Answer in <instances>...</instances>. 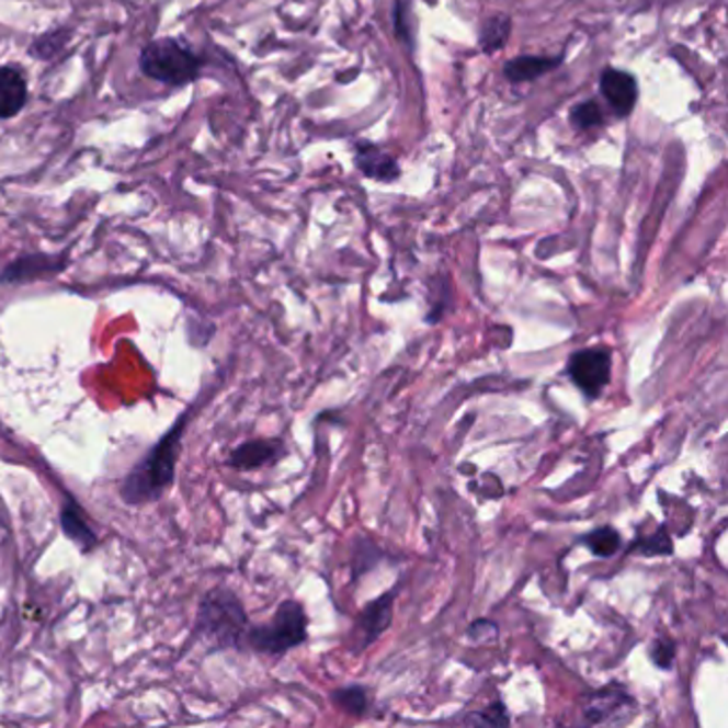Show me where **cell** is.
Returning <instances> with one entry per match:
<instances>
[{
    "mask_svg": "<svg viewBox=\"0 0 728 728\" xmlns=\"http://www.w3.org/2000/svg\"><path fill=\"white\" fill-rule=\"evenodd\" d=\"M184 425L186 419H180V423L148 453V457L133 468V473L122 484L121 496L124 502L128 504L152 502L161 498L162 491L173 484Z\"/></svg>",
    "mask_w": 728,
    "mask_h": 728,
    "instance_id": "obj_1",
    "label": "cell"
},
{
    "mask_svg": "<svg viewBox=\"0 0 728 728\" xmlns=\"http://www.w3.org/2000/svg\"><path fill=\"white\" fill-rule=\"evenodd\" d=\"M248 617L240 599L229 590H214L203 596L195 637H202L214 648H240Z\"/></svg>",
    "mask_w": 728,
    "mask_h": 728,
    "instance_id": "obj_2",
    "label": "cell"
},
{
    "mask_svg": "<svg viewBox=\"0 0 728 728\" xmlns=\"http://www.w3.org/2000/svg\"><path fill=\"white\" fill-rule=\"evenodd\" d=\"M308 639V615L304 605L297 601H284L276 608V615L270 624L246 628L243 641L248 648L268 653L283 656L288 649L299 648Z\"/></svg>",
    "mask_w": 728,
    "mask_h": 728,
    "instance_id": "obj_3",
    "label": "cell"
},
{
    "mask_svg": "<svg viewBox=\"0 0 728 728\" xmlns=\"http://www.w3.org/2000/svg\"><path fill=\"white\" fill-rule=\"evenodd\" d=\"M139 62L148 78L169 86H184L195 80L202 69L200 56L178 39L148 43L141 52Z\"/></svg>",
    "mask_w": 728,
    "mask_h": 728,
    "instance_id": "obj_4",
    "label": "cell"
},
{
    "mask_svg": "<svg viewBox=\"0 0 728 728\" xmlns=\"http://www.w3.org/2000/svg\"><path fill=\"white\" fill-rule=\"evenodd\" d=\"M611 365L613 353L608 349H583L570 355L567 364L568 378L588 400H599L611 380Z\"/></svg>",
    "mask_w": 728,
    "mask_h": 728,
    "instance_id": "obj_5",
    "label": "cell"
},
{
    "mask_svg": "<svg viewBox=\"0 0 728 728\" xmlns=\"http://www.w3.org/2000/svg\"><path fill=\"white\" fill-rule=\"evenodd\" d=\"M637 716V701L619 684L592 692L583 705L588 725H626Z\"/></svg>",
    "mask_w": 728,
    "mask_h": 728,
    "instance_id": "obj_6",
    "label": "cell"
},
{
    "mask_svg": "<svg viewBox=\"0 0 728 728\" xmlns=\"http://www.w3.org/2000/svg\"><path fill=\"white\" fill-rule=\"evenodd\" d=\"M396 594H398V590H391V592H387V594H383L376 601L365 605L360 619H357L360 646L355 648V651H362L367 646H372L389 628V624L394 619Z\"/></svg>",
    "mask_w": 728,
    "mask_h": 728,
    "instance_id": "obj_7",
    "label": "cell"
},
{
    "mask_svg": "<svg viewBox=\"0 0 728 728\" xmlns=\"http://www.w3.org/2000/svg\"><path fill=\"white\" fill-rule=\"evenodd\" d=\"M601 92H603L611 112L619 118L628 116L635 110V103L639 96L635 78L626 71H617V69H605V73L601 78Z\"/></svg>",
    "mask_w": 728,
    "mask_h": 728,
    "instance_id": "obj_8",
    "label": "cell"
},
{
    "mask_svg": "<svg viewBox=\"0 0 728 728\" xmlns=\"http://www.w3.org/2000/svg\"><path fill=\"white\" fill-rule=\"evenodd\" d=\"M65 259L62 257H49V254H29L20 257L18 261L9 263V268L2 272L0 283L22 284L31 283L35 278H43L47 274H56L65 270Z\"/></svg>",
    "mask_w": 728,
    "mask_h": 728,
    "instance_id": "obj_9",
    "label": "cell"
},
{
    "mask_svg": "<svg viewBox=\"0 0 728 728\" xmlns=\"http://www.w3.org/2000/svg\"><path fill=\"white\" fill-rule=\"evenodd\" d=\"M29 101V83L22 69L0 67V118L18 116Z\"/></svg>",
    "mask_w": 728,
    "mask_h": 728,
    "instance_id": "obj_10",
    "label": "cell"
},
{
    "mask_svg": "<svg viewBox=\"0 0 728 728\" xmlns=\"http://www.w3.org/2000/svg\"><path fill=\"white\" fill-rule=\"evenodd\" d=\"M284 453L283 441H250L231 451L229 466L238 470H254L281 459Z\"/></svg>",
    "mask_w": 728,
    "mask_h": 728,
    "instance_id": "obj_11",
    "label": "cell"
},
{
    "mask_svg": "<svg viewBox=\"0 0 728 728\" xmlns=\"http://www.w3.org/2000/svg\"><path fill=\"white\" fill-rule=\"evenodd\" d=\"M355 161H357V167L364 171V175L372 180L391 182L400 175V167H398V162L394 161V157H389L387 152H383L380 148L369 146V144L357 146Z\"/></svg>",
    "mask_w": 728,
    "mask_h": 728,
    "instance_id": "obj_12",
    "label": "cell"
},
{
    "mask_svg": "<svg viewBox=\"0 0 728 728\" xmlns=\"http://www.w3.org/2000/svg\"><path fill=\"white\" fill-rule=\"evenodd\" d=\"M60 522H62L65 534H67L73 543H78L83 551L92 549V547L99 543V541H96V534H94V532L90 530V526L86 524V520H83V515H81L80 509H78L76 502H67V504H65V509H62V513H60Z\"/></svg>",
    "mask_w": 728,
    "mask_h": 728,
    "instance_id": "obj_13",
    "label": "cell"
},
{
    "mask_svg": "<svg viewBox=\"0 0 728 728\" xmlns=\"http://www.w3.org/2000/svg\"><path fill=\"white\" fill-rule=\"evenodd\" d=\"M556 65H558V60L538 58V56H520L504 65V76L515 83L532 81L541 78L543 73H547L549 69H554Z\"/></svg>",
    "mask_w": 728,
    "mask_h": 728,
    "instance_id": "obj_14",
    "label": "cell"
},
{
    "mask_svg": "<svg viewBox=\"0 0 728 728\" xmlns=\"http://www.w3.org/2000/svg\"><path fill=\"white\" fill-rule=\"evenodd\" d=\"M583 545L599 558H613L622 549V536L615 527H596L583 538Z\"/></svg>",
    "mask_w": 728,
    "mask_h": 728,
    "instance_id": "obj_15",
    "label": "cell"
},
{
    "mask_svg": "<svg viewBox=\"0 0 728 728\" xmlns=\"http://www.w3.org/2000/svg\"><path fill=\"white\" fill-rule=\"evenodd\" d=\"M331 701L344 714L364 716V712L367 709V690L364 686H357V684L346 686V689H338L331 694Z\"/></svg>",
    "mask_w": 728,
    "mask_h": 728,
    "instance_id": "obj_16",
    "label": "cell"
},
{
    "mask_svg": "<svg viewBox=\"0 0 728 728\" xmlns=\"http://www.w3.org/2000/svg\"><path fill=\"white\" fill-rule=\"evenodd\" d=\"M67 41H69V31H65V29L54 31V33H47V35H43V37H39V39L31 45V56L41 58V60H49V58H54L58 52L65 49Z\"/></svg>",
    "mask_w": 728,
    "mask_h": 728,
    "instance_id": "obj_17",
    "label": "cell"
},
{
    "mask_svg": "<svg viewBox=\"0 0 728 728\" xmlns=\"http://www.w3.org/2000/svg\"><path fill=\"white\" fill-rule=\"evenodd\" d=\"M468 725H481V727H509L511 718L507 712V705L502 701H496L487 705L486 709L475 712L468 720Z\"/></svg>",
    "mask_w": 728,
    "mask_h": 728,
    "instance_id": "obj_18",
    "label": "cell"
},
{
    "mask_svg": "<svg viewBox=\"0 0 728 728\" xmlns=\"http://www.w3.org/2000/svg\"><path fill=\"white\" fill-rule=\"evenodd\" d=\"M635 549H639L644 556L648 558H656V556H671L673 554V543L671 536L664 527L656 530V534H651L648 538L635 543Z\"/></svg>",
    "mask_w": 728,
    "mask_h": 728,
    "instance_id": "obj_19",
    "label": "cell"
},
{
    "mask_svg": "<svg viewBox=\"0 0 728 728\" xmlns=\"http://www.w3.org/2000/svg\"><path fill=\"white\" fill-rule=\"evenodd\" d=\"M509 18H493V20H487L484 31H481V43H484V49L486 52H493L498 49L504 41H507V35H509Z\"/></svg>",
    "mask_w": 728,
    "mask_h": 728,
    "instance_id": "obj_20",
    "label": "cell"
},
{
    "mask_svg": "<svg viewBox=\"0 0 728 728\" xmlns=\"http://www.w3.org/2000/svg\"><path fill=\"white\" fill-rule=\"evenodd\" d=\"M570 121L577 128H592L599 126L605 121V114L601 110V105L596 101H583L581 105H577L570 114Z\"/></svg>",
    "mask_w": 728,
    "mask_h": 728,
    "instance_id": "obj_21",
    "label": "cell"
},
{
    "mask_svg": "<svg viewBox=\"0 0 728 728\" xmlns=\"http://www.w3.org/2000/svg\"><path fill=\"white\" fill-rule=\"evenodd\" d=\"M675 644L669 639V637H656L649 646V658L656 667L669 671L673 667V660H675Z\"/></svg>",
    "mask_w": 728,
    "mask_h": 728,
    "instance_id": "obj_22",
    "label": "cell"
}]
</instances>
